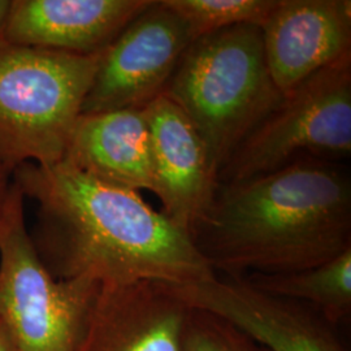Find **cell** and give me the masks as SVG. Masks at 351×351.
<instances>
[{"instance_id":"1","label":"cell","mask_w":351,"mask_h":351,"mask_svg":"<svg viewBox=\"0 0 351 351\" xmlns=\"http://www.w3.org/2000/svg\"><path fill=\"white\" fill-rule=\"evenodd\" d=\"M12 180L37 203L32 239L58 280L184 285L216 276L188 233L139 191L106 184L64 160L23 164Z\"/></svg>"},{"instance_id":"2","label":"cell","mask_w":351,"mask_h":351,"mask_svg":"<svg viewBox=\"0 0 351 351\" xmlns=\"http://www.w3.org/2000/svg\"><path fill=\"white\" fill-rule=\"evenodd\" d=\"M190 239L217 276L285 275L351 249V181L335 162L301 158L219 184Z\"/></svg>"},{"instance_id":"3","label":"cell","mask_w":351,"mask_h":351,"mask_svg":"<svg viewBox=\"0 0 351 351\" xmlns=\"http://www.w3.org/2000/svg\"><path fill=\"white\" fill-rule=\"evenodd\" d=\"M163 95L195 126L219 173L284 101L267 65L262 30L250 24L193 40Z\"/></svg>"},{"instance_id":"4","label":"cell","mask_w":351,"mask_h":351,"mask_svg":"<svg viewBox=\"0 0 351 351\" xmlns=\"http://www.w3.org/2000/svg\"><path fill=\"white\" fill-rule=\"evenodd\" d=\"M101 55L0 39V163L13 172L63 160Z\"/></svg>"},{"instance_id":"5","label":"cell","mask_w":351,"mask_h":351,"mask_svg":"<svg viewBox=\"0 0 351 351\" xmlns=\"http://www.w3.org/2000/svg\"><path fill=\"white\" fill-rule=\"evenodd\" d=\"M101 284L58 280L26 228L25 198L12 180L0 221V320L23 351H75Z\"/></svg>"},{"instance_id":"6","label":"cell","mask_w":351,"mask_h":351,"mask_svg":"<svg viewBox=\"0 0 351 351\" xmlns=\"http://www.w3.org/2000/svg\"><path fill=\"white\" fill-rule=\"evenodd\" d=\"M351 152V53L302 82L256 126L219 184L265 175L301 158L336 162Z\"/></svg>"},{"instance_id":"7","label":"cell","mask_w":351,"mask_h":351,"mask_svg":"<svg viewBox=\"0 0 351 351\" xmlns=\"http://www.w3.org/2000/svg\"><path fill=\"white\" fill-rule=\"evenodd\" d=\"M191 42L186 23L152 0L101 52L82 114L147 107L165 93Z\"/></svg>"},{"instance_id":"8","label":"cell","mask_w":351,"mask_h":351,"mask_svg":"<svg viewBox=\"0 0 351 351\" xmlns=\"http://www.w3.org/2000/svg\"><path fill=\"white\" fill-rule=\"evenodd\" d=\"M168 285L190 307L224 319L269 351H349L337 326L314 307L255 288L242 277Z\"/></svg>"},{"instance_id":"9","label":"cell","mask_w":351,"mask_h":351,"mask_svg":"<svg viewBox=\"0 0 351 351\" xmlns=\"http://www.w3.org/2000/svg\"><path fill=\"white\" fill-rule=\"evenodd\" d=\"M191 313L165 282L101 285L75 351H182Z\"/></svg>"},{"instance_id":"10","label":"cell","mask_w":351,"mask_h":351,"mask_svg":"<svg viewBox=\"0 0 351 351\" xmlns=\"http://www.w3.org/2000/svg\"><path fill=\"white\" fill-rule=\"evenodd\" d=\"M145 111L150 133L154 194L162 202V213L190 236L213 203L219 171L201 134L175 101L160 95Z\"/></svg>"},{"instance_id":"11","label":"cell","mask_w":351,"mask_h":351,"mask_svg":"<svg viewBox=\"0 0 351 351\" xmlns=\"http://www.w3.org/2000/svg\"><path fill=\"white\" fill-rule=\"evenodd\" d=\"M271 77L287 97L351 53L350 0H278L261 26Z\"/></svg>"},{"instance_id":"12","label":"cell","mask_w":351,"mask_h":351,"mask_svg":"<svg viewBox=\"0 0 351 351\" xmlns=\"http://www.w3.org/2000/svg\"><path fill=\"white\" fill-rule=\"evenodd\" d=\"M152 0H12L0 39L27 47L95 55Z\"/></svg>"},{"instance_id":"13","label":"cell","mask_w":351,"mask_h":351,"mask_svg":"<svg viewBox=\"0 0 351 351\" xmlns=\"http://www.w3.org/2000/svg\"><path fill=\"white\" fill-rule=\"evenodd\" d=\"M63 160L113 186L154 193L150 133L145 108L81 114Z\"/></svg>"},{"instance_id":"14","label":"cell","mask_w":351,"mask_h":351,"mask_svg":"<svg viewBox=\"0 0 351 351\" xmlns=\"http://www.w3.org/2000/svg\"><path fill=\"white\" fill-rule=\"evenodd\" d=\"M250 285L271 294L303 302L335 326L351 313V249L319 267L285 275H249Z\"/></svg>"},{"instance_id":"15","label":"cell","mask_w":351,"mask_h":351,"mask_svg":"<svg viewBox=\"0 0 351 351\" xmlns=\"http://www.w3.org/2000/svg\"><path fill=\"white\" fill-rule=\"evenodd\" d=\"M189 27L193 40L230 26L263 25L278 0H162Z\"/></svg>"},{"instance_id":"16","label":"cell","mask_w":351,"mask_h":351,"mask_svg":"<svg viewBox=\"0 0 351 351\" xmlns=\"http://www.w3.org/2000/svg\"><path fill=\"white\" fill-rule=\"evenodd\" d=\"M182 351L269 350L224 319L193 308Z\"/></svg>"},{"instance_id":"17","label":"cell","mask_w":351,"mask_h":351,"mask_svg":"<svg viewBox=\"0 0 351 351\" xmlns=\"http://www.w3.org/2000/svg\"><path fill=\"white\" fill-rule=\"evenodd\" d=\"M12 188V171L0 163V221L4 215V208Z\"/></svg>"},{"instance_id":"18","label":"cell","mask_w":351,"mask_h":351,"mask_svg":"<svg viewBox=\"0 0 351 351\" xmlns=\"http://www.w3.org/2000/svg\"><path fill=\"white\" fill-rule=\"evenodd\" d=\"M0 351H23L11 330L0 320Z\"/></svg>"},{"instance_id":"19","label":"cell","mask_w":351,"mask_h":351,"mask_svg":"<svg viewBox=\"0 0 351 351\" xmlns=\"http://www.w3.org/2000/svg\"><path fill=\"white\" fill-rule=\"evenodd\" d=\"M11 1L12 0H0V32L4 25L5 19H7V14H8L10 7H11Z\"/></svg>"}]
</instances>
